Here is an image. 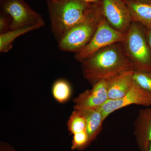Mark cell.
Segmentation results:
<instances>
[{
	"instance_id": "d6986e66",
	"label": "cell",
	"mask_w": 151,
	"mask_h": 151,
	"mask_svg": "<svg viewBox=\"0 0 151 151\" xmlns=\"http://www.w3.org/2000/svg\"><path fill=\"white\" fill-rule=\"evenodd\" d=\"M12 19L10 17L4 12L0 15V34L5 33L11 30Z\"/></svg>"
},
{
	"instance_id": "8992f818",
	"label": "cell",
	"mask_w": 151,
	"mask_h": 151,
	"mask_svg": "<svg viewBox=\"0 0 151 151\" xmlns=\"http://www.w3.org/2000/svg\"><path fill=\"white\" fill-rule=\"evenodd\" d=\"M0 5L2 12L10 17L11 30L36 24L45 25L42 16L24 0H0Z\"/></svg>"
},
{
	"instance_id": "44dd1931",
	"label": "cell",
	"mask_w": 151,
	"mask_h": 151,
	"mask_svg": "<svg viewBox=\"0 0 151 151\" xmlns=\"http://www.w3.org/2000/svg\"><path fill=\"white\" fill-rule=\"evenodd\" d=\"M0 151H15L13 148L8 145L2 143L1 144Z\"/></svg>"
},
{
	"instance_id": "ac0fdd59",
	"label": "cell",
	"mask_w": 151,
	"mask_h": 151,
	"mask_svg": "<svg viewBox=\"0 0 151 151\" xmlns=\"http://www.w3.org/2000/svg\"><path fill=\"white\" fill-rule=\"evenodd\" d=\"M89 137L86 131L73 134L72 150H83L89 145Z\"/></svg>"
},
{
	"instance_id": "7a4b0ae2",
	"label": "cell",
	"mask_w": 151,
	"mask_h": 151,
	"mask_svg": "<svg viewBox=\"0 0 151 151\" xmlns=\"http://www.w3.org/2000/svg\"><path fill=\"white\" fill-rule=\"evenodd\" d=\"M52 33L56 40L70 29L89 19L100 9L99 4L82 0H47Z\"/></svg>"
},
{
	"instance_id": "9a60e30c",
	"label": "cell",
	"mask_w": 151,
	"mask_h": 151,
	"mask_svg": "<svg viewBox=\"0 0 151 151\" xmlns=\"http://www.w3.org/2000/svg\"><path fill=\"white\" fill-rule=\"evenodd\" d=\"M55 99L60 103L67 102L71 97L72 90L70 84L64 79H58L54 82L52 89Z\"/></svg>"
},
{
	"instance_id": "5bb4252c",
	"label": "cell",
	"mask_w": 151,
	"mask_h": 151,
	"mask_svg": "<svg viewBox=\"0 0 151 151\" xmlns=\"http://www.w3.org/2000/svg\"><path fill=\"white\" fill-rule=\"evenodd\" d=\"M42 24L28 26L17 29H12L8 32L0 34V52H7L12 47V44L15 39L28 32L40 28Z\"/></svg>"
},
{
	"instance_id": "7402d4cb",
	"label": "cell",
	"mask_w": 151,
	"mask_h": 151,
	"mask_svg": "<svg viewBox=\"0 0 151 151\" xmlns=\"http://www.w3.org/2000/svg\"><path fill=\"white\" fill-rule=\"evenodd\" d=\"M85 2L90 4H99L101 3L100 0H82Z\"/></svg>"
},
{
	"instance_id": "2e32d148",
	"label": "cell",
	"mask_w": 151,
	"mask_h": 151,
	"mask_svg": "<svg viewBox=\"0 0 151 151\" xmlns=\"http://www.w3.org/2000/svg\"><path fill=\"white\" fill-rule=\"evenodd\" d=\"M67 126L68 131L73 134L86 131V119L80 110L74 109L68 121Z\"/></svg>"
},
{
	"instance_id": "cb8c5ba5",
	"label": "cell",
	"mask_w": 151,
	"mask_h": 151,
	"mask_svg": "<svg viewBox=\"0 0 151 151\" xmlns=\"http://www.w3.org/2000/svg\"><path fill=\"white\" fill-rule=\"evenodd\" d=\"M149 151H151V143L149 147Z\"/></svg>"
},
{
	"instance_id": "e0dca14e",
	"label": "cell",
	"mask_w": 151,
	"mask_h": 151,
	"mask_svg": "<svg viewBox=\"0 0 151 151\" xmlns=\"http://www.w3.org/2000/svg\"><path fill=\"white\" fill-rule=\"evenodd\" d=\"M133 79L134 83L151 94V72L134 70Z\"/></svg>"
},
{
	"instance_id": "4fadbf2b",
	"label": "cell",
	"mask_w": 151,
	"mask_h": 151,
	"mask_svg": "<svg viewBox=\"0 0 151 151\" xmlns=\"http://www.w3.org/2000/svg\"><path fill=\"white\" fill-rule=\"evenodd\" d=\"M78 110L82 112L86 119V131L90 144L103 129L104 122L103 116L101 112L96 108H82Z\"/></svg>"
},
{
	"instance_id": "3957f363",
	"label": "cell",
	"mask_w": 151,
	"mask_h": 151,
	"mask_svg": "<svg viewBox=\"0 0 151 151\" xmlns=\"http://www.w3.org/2000/svg\"><path fill=\"white\" fill-rule=\"evenodd\" d=\"M122 44L134 70L151 72V50L145 26L137 22H132Z\"/></svg>"
},
{
	"instance_id": "ffe728a7",
	"label": "cell",
	"mask_w": 151,
	"mask_h": 151,
	"mask_svg": "<svg viewBox=\"0 0 151 151\" xmlns=\"http://www.w3.org/2000/svg\"><path fill=\"white\" fill-rule=\"evenodd\" d=\"M145 28L146 37L151 50V27H145Z\"/></svg>"
},
{
	"instance_id": "5b68a950",
	"label": "cell",
	"mask_w": 151,
	"mask_h": 151,
	"mask_svg": "<svg viewBox=\"0 0 151 151\" xmlns=\"http://www.w3.org/2000/svg\"><path fill=\"white\" fill-rule=\"evenodd\" d=\"M126 35L112 27L103 16L91 40L84 48L75 53L74 57L76 60L82 62L101 49L112 44L122 42Z\"/></svg>"
},
{
	"instance_id": "603a6c76",
	"label": "cell",
	"mask_w": 151,
	"mask_h": 151,
	"mask_svg": "<svg viewBox=\"0 0 151 151\" xmlns=\"http://www.w3.org/2000/svg\"><path fill=\"white\" fill-rule=\"evenodd\" d=\"M139 1H142L145 2L150 3V4H151V0H139Z\"/></svg>"
},
{
	"instance_id": "7c38bea8",
	"label": "cell",
	"mask_w": 151,
	"mask_h": 151,
	"mask_svg": "<svg viewBox=\"0 0 151 151\" xmlns=\"http://www.w3.org/2000/svg\"><path fill=\"white\" fill-rule=\"evenodd\" d=\"M132 21L145 27H151V4L139 0H124Z\"/></svg>"
},
{
	"instance_id": "9c48e42d",
	"label": "cell",
	"mask_w": 151,
	"mask_h": 151,
	"mask_svg": "<svg viewBox=\"0 0 151 151\" xmlns=\"http://www.w3.org/2000/svg\"><path fill=\"white\" fill-rule=\"evenodd\" d=\"M108 100V81L101 80L73 99L74 109L98 108Z\"/></svg>"
},
{
	"instance_id": "ba28073f",
	"label": "cell",
	"mask_w": 151,
	"mask_h": 151,
	"mask_svg": "<svg viewBox=\"0 0 151 151\" xmlns=\"http://www.w3.org/2000/svg\"><path fill=\"white\" fill-rule=\"evenodd\" d=\"M103 15L112 27L126 34L132 19L123 0H100Z\"/></svg>"
},
{
	"instance_id": "277c9868",
	"label": "cell",
	"mask_w": 151,
	"mask_h": 151,
	"mask_svg": "<svg viewBox=\"0 0 151 151\" xmlns=\"http://www.w3.org/2000/svg\"><path fill=\"white\" fill-rule=\"evenodd\" d=\"M102 7L92 16L70 29L58 42L63 51L78 52L91 40L103 18Z\"/></svg>"
},
{
	"instance_id": "d4e9b609",
	"label": "cell",
	"mask_w": 151,
	"mask_h": 151,
	"mask_svg": "<svg viewBox=\"0 0 151 151\" xmlns=\"http://www.w3.org/2000/svg\"><path fill=\"white\" fill-rule=\"evenodd\" d=\"M123 1H124V0H123Z\"/></svg>"
},
{
	"instance_id": "52a82bcc",
	"label": "cell",
	"mask_w": 151,
	"mask_h": 151,
	"mask_svg": "<svg viewBox=\"0 0 151 151\" xmlns=\"http://www.w3.org/2000/svg\"><path fill=\"white\" fill-rule=\"evenodd\" d=\"M132 105L150 106L151 94L134 83L132 88L124 97L117 100H108L96 108L102 113L104 121L113 112Z\"/></svg>"
},
{
	"instance_id": "6da1fadb",
	"label": "cell",
	"mask_w": 151,
	"mask_h": 151,
	"mask_svg": "<svg viewBox=\"0 0 151 151\" xmlns=\"http://www.w3.org/2000/svg\"><path fill=\"white\" fill-rule=\"evenodd\" d=\"M81 63L83 76L92 85L124 71L134 70L124 52L122 42L101 49Z\"/></svg>"
},
{
	"instance_id": "8fae6325",
	"label": "cell",
	"mask_w": 151,
	"mask_h": 151,
	"mask_svg": "<svg viewBox=\"0 0 151 151\" xmlns=\"http://www.w3.org/2000/svg\"><path fill=\"white\" fill-rule=\"evenodd\" d=\"M134 70L124 71L107 80L108 100L120 99L129 92L134 84Z\"/></svg>"
},
{
	"instance_id": "30bf717a",
	"label": "cell",
	"mask_w": 151,
	"mask_h": 151,
	"mask_svg": "<svg viewBox=\"0 0 151 151\" xmlns=\"http://www.w3.org/2000/svg\"><path fill=\"white\" fill-rule=\"evenodd\" d=\"M134 134L140 151H149L151 143V108L139 111L134 122Z\"/></svg>"
}]
</instances>
